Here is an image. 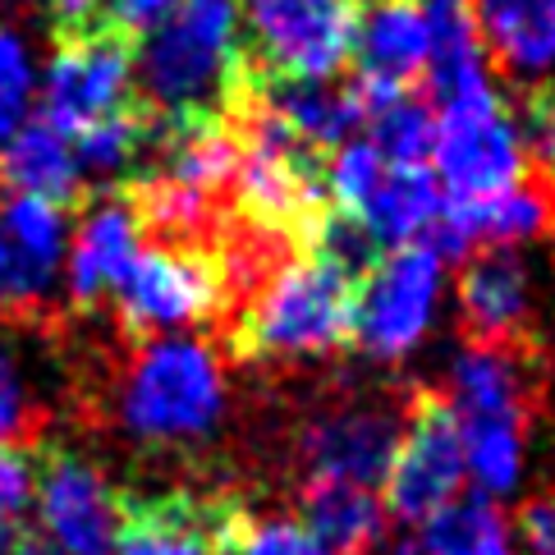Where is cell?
Masks as SVG:
<instances>
[{"label": "cell", "instance_id": "6da1fadb", "mask_svg": "<svg viewBox=\"0 0 555 555\" xmlns=\"http://www.w3.org/2000/svg\"><path fill=\"white\" fill-rule=\"evenodd\" d=\"M248 83L240 0H180L133 51V92L162 120H234Z\"/></svg>", "mask_w": 555, "mask_h": 555}, {"label": "cell", "instance_id": "7a4b0ae2", "mask_svg": "<svg viewBox=\"0 0 555 555\" xmlns=\"http://www.w3.org/2000/svg\"><path fill=\"white\" fill-rule=\"evenodd\" d=\"M111 409L143 446L207 441L225 418V367L203 340H138L111 376Z\"/></svg>", "mask_w": 555, "mask_h": 555}, {"label": "cell", "instance_id": "3957f363", "mask_svg": "<svg viewBox=\"0 0 555 555\" xmlns=\"http://www.w3.org/2000/svg\"><path fill=\"white\" fill-rule=\"evenodd\" d=\"M353 340V281L312 253H289L230 317V349L244 363L312 359Z\"/></svg>", "mask_w": 555, "mask_h": 555}, {"label": "cell", "instance_id": "277c9868", "mask_svg": "<svg viewBox=\"0 0 555 555\" xmlns=\"http://www.w3.org/2000/svg\"><path fill=\"white\" fill-rule=\"evenodd\" d=\"M106 308L115 312L125 345L162 340L166 331L211 326L234 317V289L221 244H166L143 240L111 289Z\"/></svg>", "mask_w": 555, "mask_h": 555}, {"label": "cell", "instance_id": "5b68a950", "mask_svg": "<svg viewBox=\"0 0 555 555\" xmlns=\"http://www.w3.org/2000/svg\"><path fill=\"white\" fill-rule=\"evenodd\" d=\"M431 162L436 184H446L441 193L450 203H473V197H491L524 184L528 162L519 152L514 115L491 83L436 102Z\"/></svg>", "mask_w": 555, "mask_h": 555}, {"label": "cell", "instance_id": "8992f818", "mask_svg": "<svg viewBox=\"0 0 555 555\" xmlns=\"http://www.w3.org/2000/svg\"><path fill=\"white\" fill-rule=\"evenodd\" d=\"M359 0H240L244 51L267 78H335L359 37Z\"/></svg>", "mask_w": 555, "mask_h": 555}, {"label": "cell", "instance_id": "52a82bcc", "mask_svg": "<svg viewBox=\"0 0 555 555\" xmlns=\"http://www.w3.org/2000/svg\"><path fill=\"white\" fill-rule=\"evenodd\" d=\"M65 253H69V211L18 193L0 203V322L10 326L61 322Z\"/></svg>", "mask_w": 555, "mask_h": 555}, {"label": "cell", "instance_id": "ba28073f", "mask_svg": "<svg viewBox=\"0 0 555 555\" xmlns=\"http://www.w3.org/2000/svg\"><path fill=\"white\" fill-rule=\"evenodd\" d=\"M436 294H441V257L423 244L382 253L359 285H353V345L372 359H404L423 345L431 326Z\"/></svg>", "mask_w": 555, "mask_h": 555}, {"label": "cell", "instance_id": "9c48e42d", "mask_svg": "<svg viewBox=\"0 0 555 555\" xmlns=\"http://www.w3.org/2000/svg\"><path fill=\"white\" fill-rule=\"evenodd\" d=\"M464 436L446 395L418 390L409 404V427L395 446L386 473V509L404 524H427L436 509L464 491Z\"/></svg>", "mask_w": 555, "mask_h": 555}, {"label": "cell", "instance_id": "30bf717a", "mask_svg": "<svg viewBox=\"0 0 555 555\" xmlns=\"http://www.w3.org/2000/svg\"><path fill=\"white\" fill-rule=\"evenodd\" d=\"M133 51L138 37L125 28H106L83 42L55 47V61L42 83V120L55 133H83L138 102L133 92Z\"/></svg>", "mask_w": 555, "mask_h": 555}, {"label": "cell", "instance_id": "8fae6325", "mask_svg": "<svg viewBox=\"0 0 555 555\" xmlns=\"http://www.w3.org/2000/svg\"><path fill=\"white\" fill-rule=\"evenodd\" d=\"M248 505L197 491H120L115 555H230Z\"/></svg>", "mask_w": 555, "mask_h": 555}, {"label": "cell", "instance_id": "7c38bea8", "mask_svg": "<svg viewBox=\"0 0 555 555\" xmlns=\"http://www.w3.org/2000/svg\"><path fill=\"white\" fill-rule=\"evenodd\" d=\"M37 519L42 542L61 555H111L120 532V491L74 450L47 441L37 468Z\"/></svg>", "mask_w": 555, "mask_h": 555}, {"label": "cell", "instance_id": "4fadbf2b", "mask_svg": "<svg viewBox=\"0 0 555 555\" xmlns=\"http://www.w3.org/2000/svg\"><path fill=\"white\" fill-rule=\"evenodd\" d=\"M143 248V225L138 211L120 193H92L78 207V234L69 253V281H65V312H96L106 308L111 289L120 285L133 253Z\"/></svg>", "mask_w": 555, "mask_h": 555}, {"label": "cell", "instance_id": "5bb4252c", "mask_svg": "<svg viewBox=\"0 0 555 555\" xmlns=\"http://www.w3.org/2000/svg\"><path fill=\"white\" fill-rule=\"evenodd\" d=\"M460 317L473 345H524L532 275L519 248H482L460 275Z\"/></svg>", "mask_w": 555, "mask_h": 555}, {"label": "cell", "instance_id": "9a60e30c", "mask_svg": "<svg viewBox=\"0 0 555 555\" xmlns=\"http://www.w3.org/2000/svg\"><path fill=\"white\" fill-rule=\"evenodd\" d=\"M395 423L376 409H345L331 418L312 423L304 431V460L312 478L349 482V487H376L386 482L390 460H395Z\"/></svg>", "mask_w": 555, "mask_h": 555}, {"label": "cell", "instance_id": "2e32d148", "mask_svg": "<svg viewBox=\"0 0 555 555\" xmlns=\"http://www.w3.org/2000/svg\"><path fill=\"white\" fill-rule=\"evenodd\" d=\"M0 189L61 211H78L92 197L69 138L55 133L47 120H24L0 143Z\"/></svg>", "mask_w": 555, "mask_h": 555}, {"label": "cell", "instance_id": "e0dca14e", "mask_svg": "<svg viewBox=\"0 0 555 555\" xmlns=\"http://www.w3.org/2000/svg\"><path fill=\"white\" fill-rule=\"evenodd\" d=\"M454 418H501L524 423L532 404V359L524 345H468L450 382Z\"/></svg>", "mask_w": 555, "mask_h": 555}, {"label": "cell", "instance_id": "ac0fdd59", "mask_svg": "<svg viewBox=\"0 0 555 555\" xmlns=\"http://www.w3.org/2000/svg\"><path fill=\"white\" fill-rule=\"evenodd\" d=\"M359 78L409 88V78L427 69V14L423 0H372L359 14L353 55Z\"/></svg>", "mask_w": 555, "mask_h": 555}, {"label": "cell", "instance_id": "d6986e66", "mask_svg": "<svg viewBox=\"0 0 555 555\" xmlns=\"http://www.w3.org/2000/svg\"><path fill=\"white\" fill-rule=\"evenodd\" d=\"M487 55L514 78L551 83L555 74V0H473Z\"/></svg>", "mask_w": 555, "mask_h": 555}, {"label": "cell", "instance_id": "ffe728a7", "mask_svg": "<svg viewBox=\"0 0 555 555\" xmlns=\"http://www.w3.org/2000/svg\"><path fill=\"white\" fill-rule=\"evenodd\" d=\"M446 207V193L436 184L427 166H386L382 184L367 193L359 211H349L386 253L404 244H423V234L436 225V216Z\"/></svg>", "mask_w": 555, "mask_h": 555}, {"label": "cell", "instance_id": "44dd1931", "mask_svg": "<svg viewBox=\"0 0 555 555\" xmlns=\"http://www.w3.org/2000/svg\"><path fill=\"white\" fill-rule=\"evenodd\" d=\"M299 524L326 555H367L386 538V505L367 487L308 478L299 491Z\"/></svg>", "mask_w": 555, "mask_h": 555}, {"label": "cell", "instance_id": "7402d4cb", "mask_svg": "<svg viewBox=\"0 0 555 555\" xmlns=\"http://www.w3.org/2000/svg\"><path fill=\"white\" fill-rule=\"evenodd\" d=\"M423 14H427V78L436 102L491 83L487 42L478 14H473V0H423Z\"/></svg>", "mask_w": 555, "mask_h": 555}, {"label": "cell", "instance_id": "603a6c76", "mask_svg": "<svg viewBox=\"0 0 555 555\" xmlns=\"http://www.w3.org/2000/svg\"><path fill=\"white\" fill-rule=\"evenodd\" d=\"M423 555H514L509 524L491 495H460L436 509L418 538Z\"/></svg>", "mask_w": 555, "mask_h": 555}, {"label": "cell", "instance_id": "cb8c5ba5", "mask_svg": "<svg viewBox=\"0 0 555 555\" xmlns=\"http://www.w3.org/2000/svg\"><path fill=\"white\" fill-rule=\"evenodd\" d=\"M460 436H464V473L478 482V495H505L519 487L524 423L460 418Z\"/></svg>", "mask_w": 555, "mask_h": 555}, {"label": "cell", "instance_id": "d4e9b609", "mask_svg": "<svg viewBox=\"0 0 555 555\" xmlns=\"http://www.w3.org/2000/svg\"><path fill=\"white\" fill-rule=\"evenodd\" d=\"M42 450L47 446H0V555H14L33 538Z\"/></svg>", "mask_w": 555, "mask_h": 555}, {"label": "cell", "instance_id": "484cf974", "mask_svg": "<svg viewBox=\"0 0 555 555\" xmlns=\"http://www.w3.org/2000/svg\"><path fill=\"white\" fill-rule=\"evenodd\" d=\"M509 115H514L524 162L538 166L542 184H555V78L551 83H532L519 96V111H509Z\"/></svg>", "mask_w": 555, "mask_h": 555}, {"label": "cell", "instance_id": "4316f807", "mask_svg": "<svg viewBox=\"0 0 555 555\" xmlns=\"http://www.w3.org/2000/svg\"><path fill=\"white\" fill-rule=\"evenodd\" d=\"M0 446H47V418L33 404L14 353L0 349Z\"/></svg>", "mask_w": 555, "mask_h": 555}, {"label": "cell", "instance_id": "83f0119b", "mask_svg": "<svg viewBox=\"0 0 555 555\" xmlns=\"http://www.w3.org/2000/svg\"><path fill=\"white\" fill-rule=\"evenodd\" d=\"M33 102V55L28 42L10 24H0V143L24 125Z\"/></svg>", "mask_w": 555, "mask_h": 555}, {"label": "cell", "instance_id": "f1b7e54d", "mask_svg": "<svg viewBox=\"0 0 555 555\" xmlns=\"http://www.w3.org/2000/svg\"><path fill=\"white\" fill-rule=\"evenodd\" d=\"M230 555H326V551L317 546V538L304 524H294V519H253V514H244L240 538H234Z\"/></svg>", "mask_w": 555, "mask_h": 555}, {"label": "cell", "instance_id": "f546056e", "mask_svg": "<svg viewBox=\"0 0 555 555\" xmlns=\"http://www.w3.org/2000/svg\"><path fill=\"white\" fill-rule=\"evenodd\" d=\"M47 18H51V37L55 47L83 42L106 28H120L111 14V0H47Z\"/></svg>", "mask_w": 555, "mask_h": 555}, {"label": "cell", "instance_id": "4dcf8cb0", "mask_svg": "<svg viewBox=\"0 0 555 555\" xmlns=\"http://www.w3.org/2000/svg\"><path fill=\"white\" fill-rule=\"evenodd\" d=\"M519 532H524V542L532 546V555H555V491H546L532 505H524Z\"/></svg>", "mask_w": 555, "mask_h": 555}, {"label": "cell", "instance_id": "1f68e13d", "mask_svg": "<svg viewBox=\"0 0 555 555\" xmlns=\"http://www.w3.org/2000/svg\"><path fill=\"white\" fill-rule=\"evenodd\" d=\"M180 5V0H111V14H115V24H120L125 33H147L156 28L162 18Z\"/></svg>", "mask_w": 555, "mask_h": 555}, {"label": "cell", "instance_id": "d6a6232c", "mask_svg": "<svg viewBox=\"0 0 555 555\" xmlns=\"http://www.w3.org/2000/svg\"><path fill=\"white\" fill-rule=\"evenodd\" d=\"M14 555H61V551H55V546H47L42 538H28L24 546H18V551H14Z\"/></svg>", "mask_w": 555, "mask_h": 555}, {"label": "cell", "instance_id": "836d02e7", "mask_svg": "<svg viewBox=\"0 0 555 555\" xmlns=\"http://www.w3.org/2000/svg\"><path fill=\"white\" fill-rule=\"evenodd\" d=\"M390 555H423V546H418V538H404V542H395Z\"/></svg>", "mask_w": 555, "mask_h": 555}, {"label": "cell", "instance_id": "e575fe53", "mask_svg": "<svg viewBox=\"0 0 555 555\" xmlns=\"http://www.w3.org/2000/svg\"><path fill=\"white\" fill-rule=\"evenodd\" d=\"M359 5H363V0H359ZM367 5H372V0H367Z\"/></svg>", "mask_w": 555, "mask_h": 555}]
</instances>
